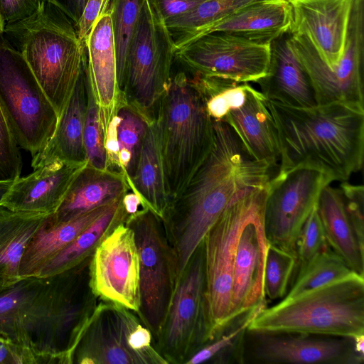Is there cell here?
<instances>
[{"label": "cell", "instance_id": "1", "mask_svg": "<svg viewBox=\"0 0 364 364\" xmlns=\"http://www.w3.org/2000/svg\"><path fill=\"white\" fill-rule=\"evenodd\" d=\"M91 257L61 274L0 282V336L31 350L41 363L70 364L99 303Z\"/></svg>", "mask_w": 364, "mask_h": 364}, {"label": "cell", "instance_id": "2", "mask_svg": "<svg viewBox=\"0 0 364 364\" xmlns=\"http://www.w3.org/2000/svg\"><path fill=\"white\" fill-rule=\"evenodd\" d=\"M211 151L161 220L175 254L178 275L208 231L238 197L267 186L273 167L253 159L232 129L213 120Z\"/></svg>", "mask_w": 364, "mask_h": 364}, {"label": "cell", "instance_id": "3", "mask_svg": "<svg viewBox=\"0 0 364 364\" xmlns=\"http://www.w3.org/2000/svg\"><path fill=\"white\" fill-rule=\"evenodd\" d=\"M278 138L279 172L310 168L346 181L363 164L364 107L341 102L294 107L267 100Z\"/></svg>", "mask_w": 364, "mask_h": 364}, {"label": "cell", "instance_id": "4", "mask_svg": "<svg viewBox=\"0 0 364 364\" xmlns=\"http://www.w3.org/2000/svg\"><path fill=\"white\" fill-rule=\"evenodd\" d=\"M4 35L23 55L59 118L86 67L85 43L75 23L43 1L29 17L6 23Z\"/></svg>", "mask_w": 364, "mask_h": 364}, {"label": "cell", "instance_id": "5", "mask_svg": "<svg viewBox=\"0 0 364 364\" xmlns=\"http://www.w3.org/2000/svg\"><path fill=\"white\" fill-rule=\"evenodd\" d=\"M154 120L170 204L211 151L213 119L198 84L193 77L178 73L171 75L156 105Z\"/></svg>", "mask_w": 364, "mask_h": 364}, {"label": "cell", "instance_id": "6", "mask_svg": "<svg viewBox=\"0 0 364 364\" xmlns=\"http://www.w3.org/2000/svg\"><path fill=\"white\" fill-rule=\"evenodd\" d=\"M248 331L355 338L364 335V277L354 274L264 308Z\"/></svg>", "mask_w": 364, "mask_h": 364}, {"label": "cell", "instance_id": "7", "mask_svg": "<svg viewBox=\"0 0 364 364\" xmlns=\"http://www.w3.org/2000/svg\"><path fill=\"white\" fill-rule=\"evenodd\" d=\"M176 51L164 18L151 0H143L128 46L122 93L150 120L170 82Z\"/></svg>", "mask_w": 364, "mask_h": 364}, {"label": "cell", "instance_id": "8", "mask_svg": "<svg viewBox=\"0 0 364 364\" xmlns=\"http://www.w3.org/2000/svg\"><path fill=\"white\" fill-rule=\"evenodd\" d=\"M0 106L20 149L33 158L53 136L58 117L23 55L0 37Z\"/></svg>", "mask_w": 364, "mask_h": 364}, {"label": "cell", "instance_id": "9", "mask_svg": "<svg viewBox=\"0 0 364 364\" xmlns=\"http://www.w3.org/2000/svg\"><path fill=\"white\" fill-rule=\"evenodd\" d=\"M212 340L202 241L178 277L155 342L168 364H186Z\"/></svg>", "mask_w": 364, "mask_h": 364}, {"label": "cell", "instance_id": "10", "mask_svg": "<svg viewBox=\"0 0 364 364\" xmlns=\"http://www.w3.org/2000/svg\"><path fill=\"white\" fill-rule=\"evenodd\" d=\"M267 187L268 184L253 188L238 197L203 238L206 294L213 340L230 323L232 275L238 237L245 222L266 198Z\"/></svg>", "mask_w": 364, "mask_h": 364}, {"label": "cell", "instance_id": "11", "mask_svg": "<svg viewBox=\"0 0 364 364\" xmlns=\"http://www.w3.org/2000/svg\"><path fill=\"white\" fill-rule=\"evenodd\" d=\"M133 230L140 259L141 321L156 340L164 323L178 277L177 260L161 219L144 208L125 223Z\"/></svg>", "mask_w": 364, "mask_h": 364}, {"label": "cell", "instance_id": "12", "mask_svg": "<svg viewBox=\"0 0 364 364\" xmlns=\"http://www.w3.org/2000/svg\"><path fill=\"white\" fill-rule=\"evenodd\" d=\"M363 0H354L344 53L331 68L307 36L289 34L291 46L313 86L317 105L341 102L364 107Z\"/></svg>", "mask_w": 364, "mask_h": 364}, {"label": "cell", "instance_id": "13", "mask_svg": "<svg viewBox=\"0 0 364 364\" xmlns=\"http://www.w3.org/2000/svg\"><path fill=\"white\" fill-rule=\"evenodd\" d=\"M175 58L193 75L236 82H257L268 73L271 43L212 32L177 50Z\"/></svg>", "mask_w": 364, "mask_h": 364}, {"label": "cell", "instance_id": "14", "mask_svg": "<svg viewBox=\"0 0 364 364\" xmlns=\"http://www.w3.org/2000/svg\"><path fill=\"white\" fill-rule=\"evenodd\" d=\"M331 182L327 175L310 168L278 171L271 178L263 215L267 242L296 255L300 230L322 188Z\"/></svg>", "mask_w": 364, "mask_h": 364}, {"label": "cell", "instance_id": "15", "mask_svg": "<svg viewBox=\"0 0 364 364\" xmlns=\"http://www.w3.org/2000/svg\"><path fill=\"white\" fill-rule=\"evenodd\" d=\"M140 259L133 230L119 224L96 247L90 264V284L101 301L136 313L140 308Z\"/></svg>", "mask_w": 364, "mask_h": 364}, {"label": "cell", "instance_id": "16", "mask_svg": "<svg viewBox=\"0 0 364 364\" xmlns=\"http://www.w3.org/2000/svg\"><path fill=\"white\" fill-rule=\"evenodd\" d=\"M252 336V355L267 363L362 364L354 338H323L303 333L248 331Z\"/></svg>", "mask_w": 364, "mask_h": 364}, {"label": "cell", "instance_id": "17", "mask_svg": "<svg viewBox=\"0 0 364 364\" xmlns=\"http://www.w3.org/2000/svg\"><path fill=\"white\" fill-rule=\"evenodd\" d=\"M266 198L245 222L236 247L230 321L255 308L266 306L263 289L267 240L264 229Z\"/></svg>", "mask_w": 364, "mask_h": 364}, {"label": "cell", "instance_id": "18", "mask_svg": "<svg viewBox=\"0 0 364 364\" xmlns=\"http://www.w3.org/2000/svg\"><path fill=\"white\" fill-rule=\"evenodd\" d=\"M289 34L308 36L322 60L333 69L345 50L354 0H289Z\"/></svg>", "mask_w": 364, "mask_h": 364}, {"label": "cell", "instance_id": "19", "mask_svg": "<svg viewBox=\"0 0 364 364\" xmlns=\"http://www.w3.org/2000/svg\"><path fill=\"white\" fill-rule=\"evenodd\" d=\"M87 163L54 161L14 180L0 205L14 211L53 214Z\"/></svg>", "mask_w": 364, "mask_h": 364}, {"label": "cell", "instance_id": "20", "mask_svg": "<svg viewBox=\"0 0 364 364\" xmlns=\"http://www.w3.org/2000/svg\"><path fill=\"white\" fill-rule=\"evenodd\" d=\"M86 70L106 130L123 100L117 73V58L111 13L105 8L85 41Z\"/></svg>", "mask_w": 364, "mask_h": 364}, {"label": "cell", "instance_id": "21", "mask_svg": "<svg viewBox=\"0 0 364 364\" xmlns=\"http://www.w3.org/2000/svg\"><path fill=\"white\" fill-rule=\"evenodd\" d=\"M257 83L267 100L294 107L317 105L313 86L291 46L289 33L271 43L268 73Z\"/></svg>", "mask_w": 364, "mask_h": 364}, {"label": "cell", "instance_id": "22", "mask_svg": "<svg viewBox=\"0 0 364 364\" xmlns=\"http://www.w3.org/2000/svg\"><path fill=\"white\" fill-rule=\"evenodd\" d=\"M73 363L139 364L127 347L116 305L100 301L77 345Z\"/></svg>", "mask_w": 364, "mask_h": 364}, {"label": "cell", "instance_id": "23", "mask_svg": "<svg viewBox=\"0 0 364 364\" xmlns=\"http://www.w3.org/2000/svg\"><path fill=\"white\" fill-rule=\"evenodd\" d=\"M222 121L232 129L250 157L276 164L279 157L277 130L261 92L250 85L243 105L230 110Z\"/></svg>", "mask_w": 364, "mask_h": 364}, {"label": "cell", "instance_id": "24", "mask_svg": "<svg viewBox=\"0 0 364 364\" xmlns=\"http://www.w3.org/2000/svg\"><path fill=\"white\" fill-rule=\"evenodd\" d=\"M86 67L61 112L55 132L41 152L31 160L33 169L54 161L87 163L83 131L88 102Z\"/></svg>", "mask_w": 364, "mask_h": 364}, {"label": "cell", "instance_id": "25", "mask_svg": "<svg viewBox=\"0 0 364 364\" xmlns=\"http://www.w3.org/2000/svg\"><path fill=\"white\" fill-rule=\"evenodd\" d=\"M130 189L124 174L109 169L100 170L87 164L73 180L48 222L50 224L66 222L107 206L120 200Z\"/></svg>", "mask_w": 364, "mask_h": 364}, {"label": "cell", "instance_id": "26", "mask_svg": "<svg viewBox=\"0 0 364 364\" xmlns=\"http://www.w3.org/2000/svg\"><path fill=\"white\" fill-rule=\"evenodd\" d=\"M292 22L289 0H261L215 23L202 36L225 32L255 42L272 43L289 33Z\"/></svg>", "mask_w": 364, "mask_h": 364}, {"label": "cell", "instance_id": "27", "mask_svg": "<svg viewBox=\"0 0 364 364\" xmlns=\"http://www.w3.org/2000/svg\"><path fill=\"white\" fill-rule=\"evenodd\" d=\"M316 208L328 245L350 269L364 277V241L355 229L339 186H325Z\"/></svg>", "mask_w": 364, "mask_h": 364}, {"label": "cell", "instance_id": "28", "mask_svg": "<svg viewBox=\"0 0 364 364\" xmlns=\"http://www.w3.org/2000/svg\"><path fill=\"white\" fill-rule=\"evenodd\" d=\"M152 121L122 100L106 128L107 169L124 174L129 184Z\"/></svg>", "mask_w": 364, "mask_h": 364}, {"label": "cell", "instance_id": "29", "mask_svg": "<svg viewBox=\"0 0 364 364\" xmlns=\"http://www.w3.org/2000/svg\"><path fill=\"white\" fill-rule=\"evenodd\" d=\"M53 214L14 211L0 205V282L21 278V260L28 243Z\"/></svg>", "mask_w": 364, "mask_h": 364}, {"label": "cell", "instance_id": "30", "mask_svg": "<svg viewBox=\"0 0 364 364\" xmlns=\"http://www.w3.org/2000/svg\"><path fill=\"white\" fill-rule=\"evenodd\" d=\"M110 205L95 209L66 222L50 224L48 219L30 241L23 254L20 277L36 275L48 261L70 244Z\"/></svg>", "mask_w": 364, "mask_h": 364}, {"label": "cell", "instance_id": "31", "mask_svg": "<svg viewBox=\"0 0 364 364\" xmlns=\"http://www.w3.org/2000/svg\"><path fill=\"white\" fill-rule=\"evenodd\" d=\"M122 198L111 204L70 244L48 261L34 276H55L77 267L91 257L103 238L119 224L126 223L127 214L122 203Z\"/></svg>", "mask_w": 364, "mask_h": 364}, {"label": "cell", "instance_id": "32", "mask_svg": "<svg viewBox=\"0 0 364 364\" xmlns=\"http://www.w3.org/2000/svg\"><path fill=\"white\" fill-rule=\"evenodd\" d=\"M129 186L146 208L161 220L164 218L169 200L154 120L149 126Z\"/></svg>", "mask_w": 364, "mask_h": 364}, {"label": "cell", "instance_id": "33", "mask_svg": "<svg viewBox=\"0 0 364 364\" xmlns=\"http://www.w3.org/2000/svg\"><path fill=\"white\" fill-rule=\"evenodd\" d=\"M259 1L205 0L192 10L166 19L176 50L201 36L215 23Z\"/></svg>", "mask_w": 364, "mask_h": 364}, {"label": "cell", "instance_id": "34", "mask_svg": "<svg viewBox=\"0 0 364 364\" xmlns=\"http://www.w3.org/2000/svg\"><path fill=\"white\" fill-rule=\"evenodd\" d=\"M266 306L255 308L234 319L212 341L193 354L186 364L209 361L217 363H243L245 338L249 326Z\"/></svg>", "mask_w": 364, "mask_h": 364}, {"label": "cell", "instance_id": "35", "mask_svg": "<svg viewBox=\"0 0 364 364\" xmlns=\"http://www.w3.org/2000/svg\"><path fill=\"white\" fill-rule=\"evenodd\" d=\"M355 273L328 245L299 273L283 301L349 277Z\"/></svg>", "mask_w": 364, "mask_h": 364}, {"label": "cell", "instance_id": "36", "mask_svg": "<svg viewBox=\"0 0 364 364\" xmlns=\"http://www.w3.org/2000/svg\"><path fill=\"white\" fill-rule=\"evenodd\" d=\"M193 79L203 91L208 112L213 120L222 121L230 110L242 105L250 85L197 75Z\"/></svg>", "mask_w": 364, "mask_h": 364}, {"label": "cell", "instance_id": "37", "mask_svg": "<svg viewBox=\"0 0 364 364\" xmlns=\"http://www.w3.org/2000/svg\"><path fill=\"white\" fill-rule=\"evenodd\" d=\"M142 2L143 0H109L107 6L111 13L117 80L121 92L128 46L141 12Z\"/></svg>", "mask_w": 364, "mask_h": 364}, {"label": "cell", "instance_id": "38", "mask_svg": "<svg viewBox=\"0 0 364 364\" xmlns=\"http://www.w3.org/2000/svg\"><path fill=\"white\" fill-rule=\"evenodd\" d=\"M296 265L295 254L267 242L263 279L265 298L275 300L284 297Z\"/></svg>", "mask_w": 364, "mask_h": 364}, {"label": "cell", "instance_id": "39", "mask_svg": "<svg viewBox=\"0 0 364 364\" xmlns=\"http://www.w3.org/2000/svg\"><path fill=\"white\" fill-rule=\"evenodd\" d=\"M88 82V102L83 131L86 161L87 165L92 167L106 170L107 159L105 148V129L102 121L100 109L89 80Z\"/></svg>", "mask_w": 364, "mask_h": 364}, {"label": "cell", "instance_id": "40", "mask_svg": "<svg viewBox=\"0 0 364 364\" xmlns=\"http://www.w3.org/2000/svg\"><path fill=\"white\" fill-rule=\"evenodd\" d=\"M327 246L322 225L315 207L304 223L296 240L295 253L297 273Z\"/></svg>", "mask_w": 364, "mask_h": 364}, {"label": "cell", "instance_id": "41", "mask_svg": "<svg viewBox=\"0 0 364 364\" xmlns=\"http://www.w3.org/2000/svg\"><path fill=\"white\" fill-rule=\"evenodd\" d=\"M22 167L20 148L0 106V179H17Z\"/></svg>", "mask_w": 364, "mask_h": 364}, {"label": "cell", "instance_id": "42", "mask_svg": "<svg viewBox=\"0 0 364 364\" xmlns=\"http://www.w3.org/2000/svg\"><path fill=\"white\" fill-rule=\"evenodd\" d=\"M41 363L40 358L31 350L11 340L0 336V364Z\"/></svg>", "mask_w": 364, "mask_h": 364}, {"label": "cell", "instance_id": "43", "mask_svg": "<svg viewBox=\"0 0 364 364\" xmlns=\"http://www.w3.org/2000/svg\"><path fill=\"white\" fill-rule=\"evenodd\" d=\"M42 0H0V11L6 24L26 18L39 8Z\"/></svg>", "mask_w": 364, "mask_h": 364}, {"label": "cell", "instance_id": "44", "mask_svg": "<svg viewBox=\"0 0 364 364\" xmlns=\"http://www.w3.org/2000/svg\"><path fill=\"white\" fill-rule=\"evenodd\" d=\"M109 0H87L84 9L75 24L79 38L85 43L92 28Z\"/></svg>", "mask_w": 364, "mask_h": 364}, {"label": "cell", "instance_id": "45", "mask_svg": "<svg viewBox=\"0 0 364 364\" xmlns=\"http://www.w3.org/2000/svg\"><path fill=\"white\" fill-rule=\"evenodd\" d=\"M165 21L185 14L205 0H151Z\"/></svg>", "mask_w": 364, "mask_h": 364}, {"label": "cell", "instance_id": "46", "mask_svg": "<svg viewBox=\"0 0 364 364\" xmlns=\"http://www.w3.org/2000/svg\"><path fill=\"white\" fill-rule=\"evenodd\" d=\"M50 2L63 11L72 20L74 0H42Z\"/></svg>", "mask_w": 364, "mask_h": 364}, {"label": "cell", "instance_id": "47", "mask_svg": "<svg viewBox=\"0 0 364 364\" xmlns=\"http://www.w3.org/2000/svg\"><path fill=\"white\" fill-rule=\"evenodd\" d=\"M87 0H74L73 3V21L76 24L77 22L82 10L84 9L85 4Z\"/></svg>", "mask_w": 364, "mask_h": 364}, {"label": "cell", "instance_id": "48", "mask_svg": "<svg viewBox=\"0 0 364 364\" xmlns=\"http://www.w3.org/2000/svg\"><path fill=\"white\" fill-rule=\"evenodd\" d=\"M13 181H14L12 180L0 179V203L5 195L9 191Z\"/></svg>", "mask_w": 364, "mask_h": 364}, {"label": "cell", "instance_id": "49", "mask_svg": "<svg viewBox=\"0 0 364 364\" xmlns=\"http://www.w3.org/2000/svg\"><path fill=\"white\" fill-rule=\"evenodd\" d=\"M6 23L0 11V37L4 34Z\"/></svg>", "mask_w": 364, "mask_h": 364}]
</instances>
